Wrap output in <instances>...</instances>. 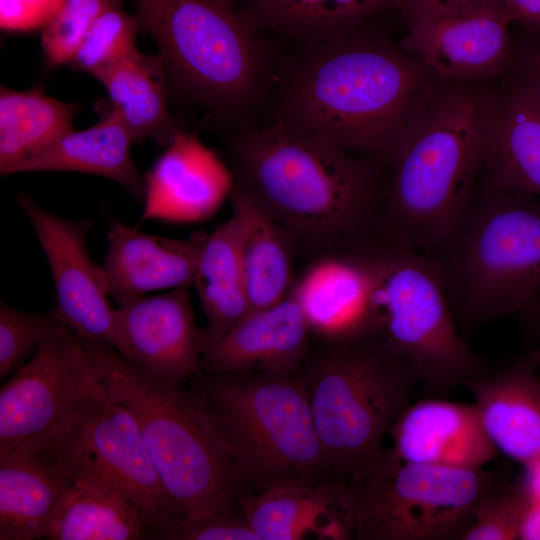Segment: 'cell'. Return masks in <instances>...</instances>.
Returning a JSON list of instances; mask_svg holds the SVG:
<instances>
[{"label": "cell", "instance_id": "cell-28", "mask_svg": "<svg viewBox=\"0 0 540 540\" xmlns=\"http://www.w3.org/2000/svg\"><path fill=\"white\" fill-rule=\"evenodd\" d=\"M166 73L160 56L135 50L93 76L106 89L109 106L134 143L149 139L167 146L180 131L168 109Z\"/></svg>", "mask_w": 540, "mask_h": 540}, {"label": "cell", "instance_id": "cell-15", "mask_svg": "<svg viewBox=\"0 0 540 540\" xmlns=\"http://www.w3.org/2000/svg\"><path fill=\"white\" fill-rule=\"evenodd\" d=\"M116 314L132 365L172 384L200 373L206 340L195 322L190 287L133 298Z\"/></svg>", "mask_w": 540, "mask_h": 540}, {"label": "cell", "instance_id": "cell-17", "mask_svg": "<svg viewBox=\"0 0 540 540\" xmlns=\"http://www.w3.org/2000/svg\"><path fill=\"white\" fill-rule=\"evenodd\" d=\"M379 243L305 263L292 293L312 338L352 340L376 336L372 297Z\"/></svg>", "mask_w": 540, "mask_h": 540}, {"label": "cell", "instance_id": "cell-21", "mask_svg": "<svg viewBox=\"0 0 540 540\" xmlns=\"http://www.w3.org/2000/svg\"><path fill=\"white\" fill-rule=\"evenodd\" d=\"M207 236L196 231L185 238H167L112 221L101 265L110 298L120 305L149 292L193 286Z\"/></svg>", "mask_w": 540, "mask_h": 540}, {"label": "cell", "instance_id": "cell-2", "mask_svg": "<svg viewBox=\"0 0 540 540\" xmlns=\"http://www.w3.org/2000/svg\"><path fill=\"white\" fill-rule=\"evenodd\" d=\"M436 81L399 43L363 25L309 46L286 81L277 122L387 167Z\"/></svg>", "mask_w": 540, "mask_h": 540}, {"label": "cell", "instance_id": "cell-7", "mask_svg": "<svg viewBox=\"0 0 540 540\" xmlns=\"http://www.w3.org/2000/svg\"><path fill=\"white\" fill-rule=\"evenodd\" d=\"M98 347L105 393L136 417L175 518L238 510L229 456L191 391L151 376L107 344Z\"/></svg>", "mask_w": 540, "mask_h": 540}, {"label": "cell", "instance_id": "cell-25", "mask_svg": "<svg viewBox=\"0 0 540 540\" xmlns=\"http://www.w3.org/2000/svg\"><path fill=\"white\" fill-rule=\"evenodd\" d=\"M68 488L48 454L0 456V540L47 538Z\"/></svg>", "mask_w": 540, "mask_h": 540}, {"label": "cell", "instance_id": "cell-18", "mask_svg": "<svg viewBox=\"0 0 540 540\" xmlns=\"http://www.w3.org/2000/svg\"><path fill=\"white\" fill-rule=\"evenodd\" d=\"M479 182L540 198V90L513 72L490 84Z\"/></svg>", "mask_w": 540, "mask_h": 540}, {"label": "cell", "instance_id": "cell-6", "mask_svg": "<svg viewBox=\"0 0 540 540\" xmlns=\"http://www.w3.org/2000/svg\"><path fill=\"white\" fill-rule=\"evenodd\" d=\"M312 339L301 374L315 428L334 475L359 483L419 381L377 336Z\"/></svg>", "mask_w": 540, "mask_h": 540}, {"label": "cell", "instance_id": "cell-34", "mask_svg": "<svg viewBox=\"0 0 540 540\" xmlns=\"http://www.w3.org/2000/svg\"><path fill=\"white\" fill-rule=\"evenodd\" d=\"M531 499L522 481L505 482L476 505L462 540L519 539Z\"/></svg>", "mask_w": 540, "mask_h": 540}, {"label": "cell", "instance_id": "cell-32", "mask_svg": "<svg viewBox=\"0 0 540 540\" xmlns=\"http://www.w3.org/2000/svg\"><path fill=\"white\" fill-rule=\"evenodd\" d=\"M139 27L137 16L126 13L120 2L110 6L94 20L67 64L94 76L137 50Z\"/></svg>", "mask_w": 540, "mask_h": 540}, {"label": "cell", "instance_id": "cell-35", "mask_svg": "<svg viewBox=\"0 0 540 540\" xmlns=\"http://www.w3.org/2000/svg\"><path fill=\"white\" fill-rule=\"evenodd\" d=\"M119 0H63L58 10L41 29L46 61L67 64L94 20Z\"/></svg>", "mask_w": 540, "mask_h": 540}, {"label": "cell", "instance_id": "cell-43", "mask_svg": "<svg viewBox=\"0 0 540 540\" xmlns=\"http://www.w3.org/2000/svg\"><path fill=\"white\" fill-rule=\"evenodd\" d=\"M522 483L531 501H540V457L523 465Z\"/></svg>", "mask_w": 540, "mask_h": 540}, {"label": "cell", "instance_id": "cell-20", "mask_svg": "<svg viewBox=\"0 0 540 540\" xmlns=\"http://www.w3.org/2000/svg\"><path fill=\"white\" fill-rule=\"evenodd\" d=\"M234 175L195 133L179 131L145 179L140 222L196 223L211 218L230 196Z\"/></svg>", "mask_w": 540, "mask_h": 540}, {"label": "cell", "instance_id": "cell-4", "mask_svg": "<svg viewBox=\"0 0 540 540\" xmlns=\"http://www.w3.org/2000/svg\"><path fill=\"white\" fill-rule=\"evenodd\" d=\"M193 380L197 385L190 391L229 456L242 496L338 478L318 437L301 373L200 372Z\"/></svg>", "mask_w": 540, "mask_h": 540}, {"label": "cell", "instance_id": "cell-5", "mask_svg": "<svg viewBox=\"0 0 540 540\" xmlns=\"http://www.w3.org/2000/svg\"><path fill=\"white\" fill-rule=\"evenodd\" d=\"M463 331L517 315L540 295V198L479 182L427 252Z\"/></svg>", "mask_w": 540, "mask_h": 540}, {"label": "cell", "instance_id": "cell-12", "mask_svg": "<svg viewBox=\"0 0 540 540\" xmlns=\"http://www.w3.org/2000/svg\"><path fill=\"white\" fill-rule=\"evenodd\" d=\"M44 454L65 470L117 485L154 513L162 529L175 517L136 417L109 398L102 384L66 434Z\"/></svg>", "mask_w": 540, "mask_h": 540}, {"label": "cell", "instance_id": "cell-27", "mask_svg": "<svg viewBox=\"0 0 540 540\" xmlns=\"http://www.w3.org/2000/svg\"><path fill=\"white\" fill-rule=\"evenodd\" d=\"M134 143L118 114L110 107L84 130H71L49 147L21 163L15 173L76 171L110 178L135 196H144L145 179L130 153Z\"/></svg>", "mask_w": 540, "mask_h": 540}, {"label": "cell", "instance_id": "cell-29", "mask_svg": "<svg viewBox=\"0 0 540 540\" xmlns=\"http://www.w3.org/2000/svg\"><path fill=\"white\" fill-rule=\"evenodd\" d=\"M241 223L234 213L208 234L193 286L206 316V344L227 333L250 312L240 258Z\"/></svg>", "mask_w": 540, "mask_h": 540}, {"label": "cell", "instance_id": "cell-9", "mask_svg": "<svg viewBox=\"0 0 540 540\" xmlns=\"http://www.w3.org/2000/svg\"><path fill=\"white\" fill-rule=\"evenodd\" d=\"M372 308L376 336L431 393L444 395L492 371L464 339L428 254L383 243Z\"/></svg>", "mask_w": 540, "mask_h": 540}, {"label": "cell", "instance_id": "cell-16", "mask_svg": "<svg viewBox=\"0 0 540 540\" xmlns=\"http://www.w3.org/2000/svg\"><path fill=\"white\" fill-rule=\"evenodd\" d=\"M358 490L341 478L285 483L240 497L238 508L258 540H348Z\"/></svg>", "mask_w": 540, "mask_h": 540}, {"label": "cell", "instance_id": "cell-39", "mask_svg": "<svg viewBox=\"0 0 540 540\" xmlns=\"http://www.w3.org/2000/svg\"><path fill=\"white\" fill-rule=\"evenodd\" d=\"M509 22L518 23L533 33L540 31V0H500Z\"/></svg>", "mask_w": 540, "mask_h": 540}, {"label": "cell", "instance_id": "cell-10", "mask_svg": "<svg viewBox=\"0 0 540 540\" xmlns=\"http://www.w3.org/2000/svg\"><path fill=\"white\" fill-rule=\"evenodd\" d=\"M506 481L503 470L401 460L384 448L359 481L358 540H462L480 500Z\"/></svg>", "mask_w": 540, "mask_h": 540}, {"label": "cell", "instance_id": "cell-13", "mask_svg": "<svg viewBox=\"0 0 540 540\" xmlns=\"http://www.w3.org/2000/svg\"><path fill=\"white\" fill-rule=\"evenodd\" d=\"M18 203L46 256L55 287L52 314L83 338L107 344L125 359L128 351L113 308L102 266L88 250L90 220L56 215L24 193Z\"/></svg>", "mask_w": 540, "mask_h": 540}, {"label": "cell", "instance_id": "cell-24", "mask_svg": "<svg viewBox=\"0 0 540 540\" xmlns=\"http://www.w3.org/2000/svg\"><path fill=\"white\" fill-rule=\"evenodd\" d=\"M64 471L68 488L46 539H159L161 520L126 491L92 474Z\"/></svg>", "mask_w": 540, "mask_h": 540}, {"label": "cell", "instance_id": "cell-30", "mask_svg": "<svg viewBox=\"0 0 540 540\" xmlns=\"http://www.w3.org/2000/svg\"><path fill=\"white\" fill-rule=\"evenodd\" d=\"M245 11L259 28L309 46L341 37L365 24L397 0H245Z\"/></svg>", "mask_w": 540, "mask_h": 540}, {"label": "cell", "instance_id": "cell-31", "mask_svg": "<svg viewBox=\"0 0 540 540\" xmlns=\"http://www.w3.org/2000/svg\"><path fill=\"white\" fill-rule=\"evenodd\" d=\"M75 104L59 101L38 89L0 90V173L14 174L72 129Z\"/></svg>", "mask_w": 540, "mask_h": 540}, {"label": "cell", "instance_id": "cell-14", "mask_svg": "<svg viewBox=\"0 0 540 540\" xmlns=\"http://www.w3.org/2000/svg\"><path fill=\"white\" fill-rule=\"evenodd\" d=\"M409 25L399 45L439 81L491 82L514 69L517 45L500 6Z\"/></svg>", "mask_w": 540, "mask_h": 540}, {"label": "cell", "instance_id": "cell-33", "mask_svg": "<svg viewBox=\"0 0 540 540\" xmlns=\"http://www.w3.org/2000/svg\"><path fill=\"white\" fill-rule=\"evenodd\" d=\"M48 314L16 309L0 304V377L20 368L61 326Z\"/></svg>", "mask_w": 540, "mask_h": 540}, {"label": "cell", "instance_id": "cell-19", "mask_svg": "<svg viewBox=\"0 0 540 540\" xmlns=\"http://www.w3.org/2000/svg\"><path fill=\"white\" fill-rule=\"evenodd\" d=\"M312 333L298 300L251 311L217 340L207 343L201 371L211 374H299L312 348Z\"/></svg>", "mask_w": 540, "mask_h": 540}, {"label": "cell", "instance_id": "cell-36", "mask_svg": "<svg viewBox=\"0 0 540 540\" xmlns=\"http://www.w3.org/2000/svg\"><path fill=\"white\" fill-rule=\"evenodd\" d=\"M162 540H258L238 510L200 519L173 518L161 531Z\"/></svg>", "mask_w": 540, "mask_h": 540}, {"label": "cell", "instance_id": "cell-38", "mask_svg": "<svg viewBox=\"0 0 540 540\" xmlns=\"http://www.w3.org/2000/svg\"><path fill=\"white\" fill-rule=\"evenodd\" d=\"M500 6V0H397L396 8L409 23L472 13Z\"/></svg>", "mask_w": 540, "mask_h": 540}, {"label": "cell", "instance_id": "cell-41", "mask_svg": "<svg viewBox=\"0 0 540 540\" xmlns=\"http://www.w3.org/2000/svg\"><path fill=\"white\" fill-rule=\"evenodd\" d=\"M531 347L529 357L540 365V295L529 302L517 315Z\"/></svg>", "mask_w": 540, "mask_h": 540}, {"label": "cell", "instance_id": "cell-23", "mask_svg": "<svg viewBox=\"0 0 540 540\" xmlns=\"http://www.w3.org/2000/svg\"><path fill=\"white\" fill-rule=\"evenodd\" d=\"M529 357L469 381L482 427L498 453L522 466L540 457V376Z\"/></svg>", "mask_w": 540, "mask_h": 540}, {"label": "cell", "instance_id": "cell-42", "mask_svg": "<svg viewBox=\"0 0 540 540\" xmlns=\"http://www.w3.org/2000/svg\"><path fill=\"white\" fill-rule=\"evenodd\" d=\"M519 539L540 540V501H531L521 525Z\"/></svg>", "mask_w": 540, "mask_h": 540}, {"label": "cell", "instance_id": "cell-8", "mask_svg": "<svg viewBox=\"0 0 540 540\" xmlns=\"http://www.w3.org/2000/svg\"><path fill=\"white\" fill-rule=\"evenodd\" d=\"M171 79L212 111L231 115L261 92L260 29L234 0H131Z\"/></svg>", "mask_w": 540, "mask_h": 540}, {"label": "cell", "instance_id": "cell-40", "mask_svg": "<svg viewBox=\"0 0 540 540\" xmlns=\"http://www.w3.org/2000/svg\"><path fill=\"white\" fill-rule=\"evenodd\" d=\"M513 73L529 81L540 90V36L517 45Z\"/></svg>", "mask_w": 540, "mask_h": 540}, {"label": "cell", "instance_id": "cell-1", "mask_svg": "<svg viewBox=\"0 0 540 540\" xmlns=\"http://www.w3.org/2000/svg\"><path fill=\"white\" fill-rule=\"evenodd\" d=\"M235 183L294 241L303 265L384 242L388 168L279 122L229 144Z\"/></svg>", "mask_w": 540, "mask_h": 540}, {"label": "cell", "instance_id": "cell-3", "mask_svg": "<svg viewBox=\"0 0 540 540\" xmlns=\"http://www.w3.org/2000/svg\"><path fill=\"white\" fill-rule=\"evenodd\" d=\"M491 82L437 80L413 114L387 166L386 242L427 252L468 204L483 166Z\"/></svg>", "mask_w": 540, "mask_h": 540}, {"label": "cell", "instance_id": "cell-22", "mask_svg": "<svg viewBox=\"0 0 540 540\" xmlns=\"http://www.w3.org/2000/svg\"><path fill=\"white\" fill-rule=\"evenodd\" d=\"M389 435L392 449L406 462L479 469L499 454L474 404L442 399L411 403Z\"/></svg>", "mask_w": 540, "mask_h": 540}, {"label": "cell", "instance_id": "cell-26", "mask_svg": "<svg viewBox=\"0 0 540 540\" xmlns=\"http://www.w3.org/2000/svg\"><path fill=\"white\" fill-rule=\"evenodd\" d=\"M229 201L241 223L240 258L251 311L272 306L292 290L298 272L297 247L235 181Z\"/></svg>", "mask_w": 540, "mask_h": 540}, {"label": "cell", "instance_id": "cell-37", "mask_svg": "<svg viewBox=\"0 0 540 540\" xmlns=\"http://www.w3.org/2000/svg\"><path fill=\"white\" fill-rule=\"evenodd\" d=\"M63 0H0V26L5 31L42 29Z\"/></svg>", "mask_w": 540, "mask_h": 540}, {"label": "cell", "instance_id": "cell-11", "mask_svg": "<svg viewBox=\"0 0 540 540\" xmlns=\"http://www.w3.org/2000/svg\"><path fill=\"white\" fill-rule=\"evenodd\" d=\"M97 342L62 325L0 390V456L50 451L102 384Z\"/></svg>", "mask_w": 540, "mask_h": 540}]
</instances>
